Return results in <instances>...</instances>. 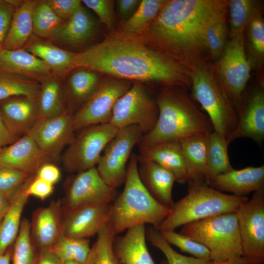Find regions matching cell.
<instances>
[{
    "mask_svg": "<svg viewBox=\"0 0 264 264\" xmlns=\"http://www.w3.org/2000/svg\"><path fill=\"white\" fill-rule=\"evenodd\" d=\"M227 5L228 1L221 0H165L148 26L150 39L160 53L191 70L204 64L208 52L205 30L226 13Z\"/></svg>",
    "mask_w": 264,
    "mask_h": 264,
    "instance_id": "1",
    "label": "cell"
},
{
    "mask_svg": "<svg viewBox=\"0 0 264 264\" xmlns=\"http://www.w3.org/2000/svg\"><path fill=\"white\" fill-rule=\"evenodd\" d=\"M76 67L128 81L191 87L189 69L141 42L128 38L110 37L76 53L74 68Z\"/></svg>",
    "mask_w": 264,
    "mask_h": 264,
    "instance_id": "2",
    "label": "cell"
},
{
    "mask_svg": "<svg viewBox=\"0 0 264 264\" xmlns=\"http://www.w3.org/2000/svg\"><path fill=\"white\" fill-rule=\"evenodd\" d=\"M156 104L158 116L153 129L142 135L137 144L139 152L161 142L177 140L214 131L207 115L187 95L166 89L159 95Z\"/></svg>",
    "mask_w": 264,
    "mask_h": 264,
    "instance_id": "3",
    "label": "cell"
},
{
    "mask_svg": "<svg viewBox=\"0 0 264 264\" xmlns=\"http://www.w3.org/2000/svg\"><path fill=\"white\" fill-rule=\"evenodd\" d=\"M138 163L137 156L131 155L124 188L110 205L108 221L115 235L146 223L157 229L170 212V208L157 201L142 184Z\"/></svg>",
    "mask_w": 264,
    "mask_h": 264,
    "instance_id": "4",
    "label": "cell"
},
{
    "mask_svg": "<svg viewBox=\"0 0 264 264\" xmlns=\"http://www.w3.org/2000/svg\"><path fill=\"white\" fill-rule=\"evenodd\" d=\"M188 183V193L170 207V213L157 229L159 231L175 230L191 222L236 212L248 199L223 193L205 182Z\"/></svg>",
    "mask_w": 264,
    "mask_h": 264,
    "instance_id": "5",
    "label": "cell"
},
{
    "mask_svg": "<svg viewBox=\"0 0 264 264\" xmlns=\"http://www.w3.org/2000/svg\"><path fill=\"white\" fill-rule=\"evenodd\" d=\"M190 76L193 97L207 113L214 131L228 139L237 126V111L215 69L201 64Z\"/></svg>",
    "mask_w": 264,
    "mask_h": 264,
    "instance_id": "6",
    "label": "cell"
},
{
    "mask_svg": "<svg viewBox=\"0 0 264 264\" xmlns=\"http://www.w3.org/2000/svg\"><path fill=\"white\" fill-rule=\"evenodd\" d=\"M180 233L204 245L210 260L220 261L242 257L236 212L210 217L183 225Z\"/></svg>",
    "mask_w": 264,
    "mask_h": 264,
    "instance_id": "7",
    "label": "cell"
},
{
    "mask_svg": "<svg viewBox=\"0 0 264 264\" xmlns=\"http://www.w3.org/2000/svg\"><path fill=\"white\" fill-rule=\"evenodd\" d=\"M118 130L111 124L106 123L76 131L62 157L65 168L69 172L78 173L95 167L102 152Z\"/></svg>",
    "mask_w": 264,
    "mask_h": 264,
    "instance_id": "8",
    "label": "cell"
},
{
    "mask_svg": "<svg viewBox=\"0 0 264 264\" xmlns=\"http://www.w3.org/2000/svg\"><path fill=\"white\" fill-rule=\"evenodd\" d=\"M158 116L156 101L143 86L135 82L116 103L110 123L118 129L137 126L143 135L153 129Z\"/></svg>",
    "mask_w": 264,
    "mask_h": 264,
    "instance_id": "9",
    "label": "cell"
},
{
    "mask_svg": "<svg viewBox=\"0 0 264 264\" xmlns=\"http://www.w3.org/2000/svg\"><path fill=\"white\" fill-rule=\"evenodd\" d=\"M143 133L137 126H130L118 130L101 154L96 169L105 182L116 189L125 181L127 162L133 147Z\"/></svg>",
    "mask_w": 264,
    "mask_h": 264,
    "instance_id": "10",
    "label": "cell"
},
{
    "mask_svg": "<svg viewBox=\"0 0 264 264\" xmlns=\"http://www.w3.org/2000/svg\"><path fill=\"white\" fill-rule=\"evenodd\" d=\"M132 85L129 81L113 77L101 80L94 93L73 114L75 132L91 125L110 123L116 103Z\"/></svg>",
    "mask_w": 264,
    "mask_h": 264,
    "instance_id": "11",
    "label": "cell"
},
{
    "mask_svg": "<svg viewBox=\"0 0 264 264\" xmlns=\"http://www.w3.org/2000/svg\"><path fill=\"white\" fill-rule=\"evenodd\" d=\"M217 62L216 71L236 108L242 98L251 68L245 50L244 31L230 39Z\"/></svg>",
    "mask_w": 264,
    "mask_h": 264,
    "instance_id": "12",
    "label": "cell"
},
{
    "mask_svg": "<svg viewBox=\"0 0 264 264\" xmlns=\"http://www.w3.org/2000/svg\"><path fill=\"white\" fill-rule=\"evenodd\" d=\"M242 256L250 264L264 262V189L253 193L236 211Z\"/></svg>",
    "mask_w": 264,
    "mask_h": 264,
    "instance_id": "13",
    "label": "cell"
},
{
    "mask_svg": "<svg viewBox=\"0 0 264 264\" xmlns=\"http://www.w3.org/2000/svg\"><path fill=\"white\" fill-rule=\"evenodd\" d=\"M115 189L109 186L96 167L77 173L72 179L64 201L63 211L94 205H109L116 198Z\"/></svg>",
    "mask_w": 264,
    "mask_h": 264,
    "instance_id": "14",
    "label": "cell"
},
{
    "mask_svg": "<svg viewBox=\"0 0 264 264\" xmlns=\"http://www.w3.org/2000/svg\"><path fill=\"white\" fill-rule=\"evenodd\" d=\"M73 115L68 111L57 117L40 118L27 134L50 161L57 159L74 138Z\"/></svg>",
    "mask_w": 264,
    "mask_h": 264,
    "instance_id": "15",
    "label": "cell"
},
{
    "mask_svg": "<svg viewBox=\"0 0 264 264\" xmlns=\"http://www.w3.org/2000/svg\"><path fill=\"white\" fill-rule=\"evenodd\" d=\"M110 204H94L63 211L62 235L88 239L97 235L108 221Z\"/></svg>",
    "mask_w": 264,
    "mask_h": 264,
    "instance_id": "16",
    "label": "cell"
},
{
    "mask_svg": "<svg viewBox=\"0 0 264 264\" xmlns=\"http://www.w3.org/2000/svg\"><path fill=\"white\" fill-rule=\"evenodd\" d=\"M237 125L228 139L230 142L240 138L253 140L258 145L264 140V92L262 88L253 91L244 103L236 108Z\"/></svg>",
    "mask_w": 264,
    "mask_h": 264,
    "instance_id": "17",
    "label": "cell"
},
{
    "mask_svg": "<svg viewBox=\"0 0 264 264\" xmlns=\"http://www.w3.org/2000/svg\"><path fill=\"white\" fill-rule=\"evenodd\" d=\"M51 161L28 135L0 150V165L10 167L27 175H36L40 167Z\"/></svg>",
    "mask_w": 264,
    "mask_h": 264,
    "instance_id": "18",
    "label": "cell"
},
{
    "mask_svg": "<svg viewBox=\"0 0 264 264\" xmlns=\"http://www.w3.org/2000/svg\"><path fill=\"white\" fill-rule=\"evenodd\" d=\"M0 111L6 126L18 139L26 135L40 119L37 99L25 96L0 101Z\"/></svg>",
    "mask_w": 264,
    "mask_h": 264,
    "instance_id": "19",
    "label": "cell"
},
{
    "mask_svg": "<svg viewBox=\"0 0 264 264\" xmlns=\"http://www.w3.org/2000/svg\"><path fill=\"white\" fill-rule=\"evenodd\" d=\"M63 211L60 201L38 209L31 223V238L39 250L50 248L62 235Z\"/></svg>",
    "mask_w": 264,
    "mask_h": 264,
    "instance_id": "20",
    "label": "cell"
},
{
    "mask_svg": "<svg viewBox=\"0 0 264 264\" xmlns=\"http://www.w3.org/2000/svg\"><path fill=\"white\" fill-rule=\"evenodd\" d=\"M209 185L215 189L239 197L264 189V165L249 166L220 174L213 178Z\"/></svg>",
    "mask_w": 264,
    "mask_h": 264,
    "instance_id": "21",
    "label": "cell"
},
{
    "mask_svg": "<svg viewBox=\"0 0 264 264\" xmlns=\"http://www.w3.org/2000/svg\"><path fill=\"white\" fill-rule=\"evenodd\" d=\"M145 224L128 229L122 236H115L113 249L120 264H155L147 246ZM161 264H168L166 260Z\"/></svg>",
    "mask_w": 264,
    "mask_h": 264,
    "instance_id": "22",
    "label": "cell"
},
{
    "mask_svg": "<svg viewBox=\"0 0 264 264\" xmlns=\"http://www.w3.org/2000/svg\"><path fill=\"white\" fill-rule=\"evenodd\" d=\"M138 161H152L175 176L180 184L187 183L188 177L185 159L179 141H168L153 145L140 152Z\"/></svg>",
    "mask_w": 264,
    "mask_h": 264,
    "instance_id": "23",
    "label": "cell"
},
{
    "mask_svg": "<svg viewBox=\"0 0 264 264\" xmlns=\"http://www.w3.org/2000/svg\"><path fill=\"white\" fill-rule=\"evenodd\" d=\"M140 179L150 195L160 204L170 208L174 202L172 190L176 181L170 171L152 161H138Z\"/></svg>",
    "mask_w": 264,
    "mask_h": 264,
    "instance_id": "24",
    "label": "cell"
},
{
    "mask_svg": "<svg viewBox=\"0 0 264 264\" xmlns=\"http://www.w3.org/2000/svg\"><path fill=\"white\" fill-rule=\"evenodd\" d=\"M0 72L26 76L40 82L53 73L44 62L23 49L0 51Z\"/></svg>",
    "mask_w": 264,
    "mask_h": 264,
    "instance_id": "25",
    "label": "cell"
},
{
    "mask_svg": "<svg viewBox=\"0 0 264 264\" xmlns=\"http://www.w3.org/2000/svg\"><path fill=\"white\" fill-rule=\"evenodd\" d=\"M35 175L30 176L14 195L9 208L0 222V254L13 245L18 235L22 215L29 196L27 188Z\"/></svg>",
    "mask_w": 264,
    "mask_h": 264,
    "instance_id": "26",
    "label": "cell"
},
{
    "mask_svg": "<svg viewBox=\"0 0 264 264\" xmlns=\"http://www.w3.org/2000/svg\"><path fill=\"white\" fill-rule=\"evenodd\" d=\"M97 31L95 19L82 4L62 30L50 41L55 44L76 45L92 39Z\"/></svg>",
    "mask_w": 264,
    "mask_h": 264,
    "instance_id": "27",
    "label": "cell"
},
{
    "mask_svg": "<svg viewBox=\"0 0 264 264\" xmlns=\"http://www.w3.org/2000/svg\"><path fill=\"white\" fill-rule=\"evenodd\" d=\"M207 134H195L179 141L186 164L188 182H205L208 184L206 157Z\"/></svg>",
    "mask_w": 264,
    "mask_h": 264,
    "instance_id": "28",
    "label": "cell"
},
{
    "mask_svg": "<svg viewBox=\"0 0 264 264\" xmlns=\"http://www.w3.org/2000/svg\"><path fill=\"white\" fill-rule=\"evenodd\" d=\"M35 1H22L15 7L3 49H22L28 42L33 33L32 13Z\"/></svg>",
    "mask_w": 264,
    "mask_h": 264,
    "instance_id": "29",
    "label": "cell"
},
{
    "mask_svg": "<svg viewBox=\"0 0 264 264\" xmlns=\"http://www.w3.org/2000/svg\"><path fill=\"white\" fill-rule=\"evenodd\" d=\"M230 143L226 137L214 131L207 134V181L209 185L210 181L217 176L234 169L228 153Z\"/></svg>",
    "mask_w": 264,
    "mask_h": 264,
    "instance_id": "30",
    "label": "cell"
},
{
    "mask_svg": "<svg viewBox=\"0 0 264 264\" xmlns=\"http://www.w3.org/2000/svg\"><path fill=\"white\" fill-rule=\"evenodd\" d=\"M26 50L44 62L53 73L61 75L74 68L76 53L63 49L51 42H33Z\"/></svg>",
    "mask_w": 264,
    "mask_h": 264,
    "instance_id": "31",
    "label": "cell"
},
{
    "mask_svg": "<svg viewBox=\"0 0 264 264\" xmlns=\"http://www.w3.org/2000/svg\"><path fill=\"white\" fill-rule=\"evenodd\" d=\"M52 76H48L41 82L37 99L40 118L57 117L68 111L61 84L56 77Z\"/></svg>",
    "mask_w": 264,
    "mask_h": 264,
    "instance_id": "32",
    "label": "cell"
},
{
    "mask_svg": "<svg viewBox=\"0 0 264 264\" xmlns=\"http://www.w3.org/2000/svg\"><path fill=\"white\" fill-rule=\"evenodd\" d=\"M41 83L22 75L0 72V101L9 98L25 96L37 99Z\"/></svg>",
    "mask_w": 264,
    "mask_h": 264,
    "instance_id": "33",
    "label": "cell"
},
{
    "mask_svg": "<svg viewBox=\"0 0 264 264\" xmlns=\"http://www.w3.org/2000/svg\"><path fill=\"white\" fill-rule=\"evenodd\" d=\"M33 32L37 36L50 39L59 33L67 22L59 18L46 0H36L32 13Z\"/></svg>",
    "mask_w": 264,
    "mask_h": 264,
    "instance_id": "34",
    "label": "cell"
},
{
    "mask_svg": "<svg viewBox=\"0 0 264 264\" xmlns=\"http://www.w3.org/2000/svg\"><path fill=\"white\" fill-rule=\"evenodd\" d=\"M96 72L90 69H82L71 75L68 93L72 105L80 106V108L96 91L101 81Z\"/></svg>",
    "mask_w": 264,
    "mask_h": 264,
    "instance_id": "35",
    "label": "cell"
},
{
    "mask_svg": "<svg viewBox=\"0 0 264 264\" xmlns=\"http://www.w3.org/2000/svg\"><path fill=\"white\" fill-rule=\"evenodd\" d=\"M115 236L108 221L97 234L85 264H120L113 249Z\"/></svg>",
    "mask_w": 264,
    "mask_h": 264,
    "instance_id": "36",
    "label": "cell"
},
{
    "mask_svg": "<svg viewBox=\"0 0 264 264\" xmlns=\"http://www.w3.org/2000/svg\"><path fill=\"white\" fill-rule=\"evenodd\" d=\"M230 39L244 31L253 18L259 12L258 1L231 0L228 1Z\"/></svg>",
    "mask_w": 264,
    "mask_h": 264,
    "instance_id": "37",
    "label": "cell"
},
{
    "mask_svg": "<svg viewBox=\"0 0 264 264\" xmlns=\"http://www.w3.org/2000/svg\"><path fill=\"white\" fill-rule=\"evenodd\" d=\"M50 249L63 262L74 261L85 264L90 250V242L88 239L62 235Z\"/></svg>",
    "mask_w": 264,
    "mask_h": 264,
    "instance_id": "38",
    "label": "cell"
},
{
    "mask_svg": "<svg viewBox=\"0 0 264 264\" xmlns=\"http://www.w3.org/2000/svg\"><path fill=\"white\" fill-rule=\"evenodd\" d=\"M31 223L22 219L19 232L12 246V264H36L39 250L32 242L30 235Z\"/></svg>",
    "mask_w": 264,
    "mask_h": 264,
    "instance_id": "39",
    "label": "cell"
},
{
    "mask_svg": "<svg viewBox=\"0 0 264 264\" xmlns=\"http://www.w3.org/2000/svg\"><path fill=\"white\" fill-rule=\"evenodd\" d=\"M164 0H142L133 14L122 25L123 31L136 34L147 27L156 18Z\"/></svg>",
    "mask_w": 264,
    "mask_h": 264,
    "instance_id": "40",
    "label": "cell"
},
{
    "mask_svg": "<svg viewBox=\"0 0 264 264\" xmlns=\"http://www.w3.org/2000/svg\"><path fill=\"white\" fill-rule=\"evenodd\" d=\"M226 15H222L211 22L205 32V43L210 56L216 61L221 56L228 42L229 29Z\"/></svg>",
    "mask_w": 264,
    "mask_h": 264,
    "instance_id": "41",
    "label": "cell"
},
{
    "mask_svg": "<svg viewBox=\"0 0 264 264\" xmlns=\"http://www.w3.org/2000/svg\"><path fill=\"white\" fill-rule=\"evenodd\" d=\"M146 236L150 243L165 255L168 264H212L213 261L188 257L176 252L163 238L160 232L154 227L146 230Z\"/></svg>",
    "mask_w": 264,
    "mask_h": 264,
    "instance_id": "42",
    "label": "cell"
},
{
    "mask_svg": "<svg viewBox=\"0 0 264 264\" xmlns=\"http://www.w3.org/2000/svg\"><path fill=\"white\" fill-rule=\"evenodd\" d=\"M160 232L170 244L177 247L182 252L189 253L198 259L211 260L209 250L199 242L175 230Z\"/></svg>",
    "mask_w": 264,
    "mask_h": 264,
    "instance_id": "43",
    "label": "cell"
},
{
    "mask_svg": "<svg viewBox=\"0 0 264 264\" xmlns=\"http://www.w3.org/2000/svg\"><path fill=\"white\" fill-rule=\"evenodd\" d=\"M29 176L16 169L0 165V193L11 199Z\"/></svg>",
    "mask_w": 264,
    "mask_h": 264,
    "instance_id": "44",
    "label": "cell"
},
{
    "mask_svg": "<svg viewBox=\"0 0 264 264\" xmlns=\"http://www.w3.org/2000/svg\"><path fill=\"white\" fill-rule=\"evenodd\" d=\"M246 28L251 48L256 57L262 60L264 55V21L261 12L253 18Z\"/></svg>",
    "mask_w": 264,
    "mask_h": 264,
    "instance_id": "45",
    "label": "cell"
},
{
    "mask_svg": "<svg viewBox=\"0 0 264 264\" xmlns=\"http://www.w3.org/2000/svg\"><path fill=\"white\" fill-rule=\"evenodd\" d=\"M82 3L92 10L101 22L108 28L114 25V2L111 0H83Z\"/></svg>",
    "mask_w": 264,
    "mask_h": 264,
    "instance_id": "46",
    "label": "cell"
},
{
    "mask_svg": "<svg viewBox=\"0 0 264 264\" xmlns=\"http://www.w3.org/2000/svg\"><path fill=\"white\" fill-rule=\"evenodd\" d=\"M46 2L59 18L66 22L82 4L79 0H47Z\"/></svg>",
    "mask_w": 264,
    "mask_h": 264,
    "instance_id": "47",
    "label": "cell"
},
{
    "mask_svg": "<svg viewBox=\"0 0 264 264\" xmlns=\"http://www.w3.org/2000/svg\"><path fill=\"white\" fill-rule=\"evenodd\" d=\"M15 8L7 0H0V51L3 49Z\"/></svg>",
    "mask_w": 264,
    "mask_h": 264,
    "instance_id": "48",
    "label": "cell"
},
{
    "mask_svg": "<svg viewBox=\"0 0 264 264\" xmlns=\"http://www.w3.org/2000/svg\"><path fill=\"white\" fill-rule=\"evenodd\" d=\"M53 190V184L35 175L28 185L27 193L29 197L32 196L44 200L51 195Z\"/></svg>",
    "mask_w": 264,
    "mask_h": 264,
    "instance_id": "49",
    "label": "cell"
},
{
    "mask_svg": "<svg viewBox=\"0 0 264 264\" xmlns=\"http://www.w3.org/2000/svg\"><path fill=\"white\" fill-rule=\"evenodd\" d=\"M36 176L54 185L59 180L61 173L56 166L50 162H47L40 167Z\"/></svg>",
    "mask_w": 264,
    "mask_h": 264,
    "instance_id": "50",
    "label": "cell"
},
{
    "mask_svg": "<svg viewBox=\"0 0 264 264\" xmlns=\"http://www.w3.org/2000/svg\"><path fill=\"white\" fill-rule=\"evenodd\" d=\"M140 2L139 0H117V11L121 19L125 22L128 20L135 12Z\"/></svg>",
    "mask_w": 264,
    "mask_h": 264,
    "instance_id": "51",
    "label": "cell"
},
{
    "mask_svg": "<svg viewBox=\"0 0 264 264\" xmlns=\"http://www.w3.org/2000/svg\"><path fill=\"white\" fill-rule=\"evenodd\" d=\"M36 264H64V262L51 251L50 248H44L39 250Z\"/></svg>",
    "mask_w": 264,
    "mask_h": 264,
    "instance_id": "52",
    "label": "cell"
},
{
    "mask_svg": "<svg viewBox=\"0 0 264 264\" xmlns=\"http://www.w3.org/2000/svg\"><path fill=\"white\" fill-rule=\"evenodd\" d=\"M18 139L6 126L0 111V149L13 143Z\"/></svg>",
    "mask_w": 264,
    "mask_h": 264,
    "instance_id": "53",
    "label": "cell"
},
{
    "mask_svg": "<svg viewBox=\"0 0 264 264\" xmlns=\"http://www.w3.org/2000/svg\"><path fill=\"white\" fill-rule=\"evenodd\" d=\"M11 199L0 193V222L9 208Z\"/></svg>",
    "mask_w": 264,
    "mask_h": 264,
    "instance_id": "54",
    "label": "cell"
},
{
    "mask_svg": "<svg viewBox=\"0 0 264 264\" xmlns=\"http://www.w3.org/2000/svg\"><path fill=\"white\" fill-rule=\"evenodd\" d=\"M212 264H250L243 257L223 261H213Z\"/></svg>",
    "mask_w": 264,
    "mask_h": 264,
    "instance_id": "55",
    "label": "cell"
},
{
    "mask_svg": "<svg viewBox=\"0 0 264 264\" xmlns=\"http://www.w3.org/2000/svg\"><path fill=\"white\" fill-rule=\"evenodd\" d=\"M12 246L10 247L4 254H0V264H11Z\"/></svg>",
    "mask_w": 264,
    "mask_h": 264,
    "instance_id": "56",
    "label": "cell"
},
{
    "mask_svg": "<svg viewBox=\"0 0 264 264\" xmlns=\"http://www.w3.org/2000/svg\"><path fill=\"white\" fill-rule=\"evenodd\" d=\"M64 264H81L74 261H66L64 262Z\"/></svg>",
    "mask_w": 264,
    "mask_h": 264,
    "instance_id": "57",
    "label": "cell"
},
{
    "mask_svg": "<svg viewBox=\"0 0 264 264\" xmlns=\"http://www.w3.org/2000/svg\"></svg>",
    "mask_w": 264,
    "mask_h": 264,
    "instance_id": "58",
    "label": "cell"
}]
</instances>
